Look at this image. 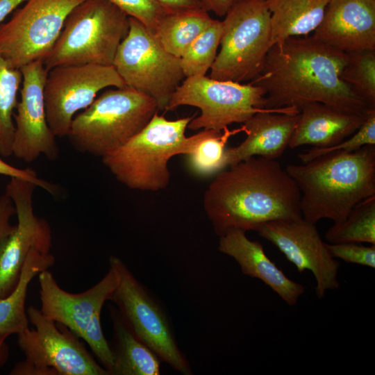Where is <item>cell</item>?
Returning a JSON list of instances; mask_svg holds the SVG:
<instances>
[{"label":"cell","instance_id":"obj_9","mask_svg":"<svg viewBox=\"0 0 375 375\" xmlns=\"http://www.w3.org/2000/svg\"><path fill=\"white\" fill-rule=\"evenodd\" d=\"M26 311L34 328L17 335L25 360L17 363L10 374L109 375L69 328L47 317L40 308L30 306Z\"/></svg>","mask_w":375,"mask_h":375},{"label":"cell","instance_id":"obj_11","mask_svg":"<svg viewBox=\"0 0 375 375\" xmlns=\"http://www.w3.org/2000/svg\"><path fill=\"white\" fill-rule=\"evenodd\" d=\"M109 264L119 275L118 285L109 301L117 306L129 328L161 361L183 374H192L190 365L178 346L168 317L159 302L120 258L111 256Z\"/></svg>","mask_w":375,"mask_h":375},{"label":"cell","instance_id":"obj_40","mask_svg":"<svg viewBox=\"0 0 375 375\" xmlns=\"http://www.w3.org/2000/svg\"><path fill=\"white\" fill-rule=\"evenodd\" d=\"M7 338L0 334V369L5 365L9 357V348L6 342Z\"/></svg>","mask_w":375,"mask_h":375},{"label":"cell","instance_id":"obj_36","mask_svg":"<svg viewBox=\"0 0 375 375\" xmlns=\"http://www.w3.org/2000/svg\"><path fill=\"white\" fill-rule=\"evenodd\" d=\"M16 215V209L11 198L5 192L0 195V249L15 228L10 219Z\"/></svg>","mask_w":375,"mask_h":375},{"label":"cell","instance_id":"obj_7","mask_svg":"<svg viewBox=\"0 0 375 375\" xmlns=\"http://www.w3.org/2000/svg\"><path fill=\"white\" fill-rule=\"evenodd\" d=\"M181 106L199 108L188 128L222 131L233 123H244L254 114L265 111L296 114L294 106L266 108V92L258 85L222 81L205 76L186 77L173 93L165 110Z\"/></svg>","mask_w":375,"mask_h":375},{"label":"cell","instance_id":"obj_39","mask_svg":"<svg viewBox=\"0 0 375 375\" xmlns=\"http://www.w3.org/2000/svg\"><path fill=\"white\" fill-rule=\"evenodd\" d=\"M27 0H0V24L5 18Z\"/></svg>","mask_w":375,"mask_h":375},{"label":"cell","instance_id":"obj_24","mask_svg":"<svg viewBox=\"0 0 375 375\" xmlns=\"http://www.w3.org/2000/svg\"><path fill=\"white\" fill-rule=\"evenodd\" d=\"M55 262L54 256L32 249L24 263L18 281L11 292L0 299V334L8 337L19 334L28 328L26 310L27 291L31 281Z\"/></svg>","mask_w":375,"mask_h":375},{"label":"cell","instance_id":"obj_21","mask_svg":"<svg viewBox=\"0 0 375 375\" xmlns=\"http://www.w3.org/2000/svg\"><path fill=\"white\" fill-rule=\"evenodd\" d=\"M299 110V120L288 147L290 149L335 145L352 135L367 113L349 112L319 102L305 103Z\"/></svg>","mask_w":375,"mask_h":375},{"label":"cell","instance_id":"obj_28","mask_svg":"<svg viewBox=\"0 0 375 375\" xmlns=\"http://www.w3.org/2000/svg\"><path fill=\"white\" fill-rule=\"evenodd\" d=\"M22 83L21 70L12 67L0 54V155L3 157L12 155L13 115Z\"/></svg>","mask_w":375,"mask_h":375},{"label":"cell","instance_id":"obj_37","mask_svg":"<svg viewBox=\"0 0 375 375\" xmlns=\"http://www.w3.org/2000/svg\"><path fill=\"white\" fill-rule=\"evenodd\" d=\"M202 8L207 12H212L219 17L225 15L235 6L245 0H199Z\"/></svg>","mask_w":375,"mask_h":375},{"label":"cell","instance_id":"obj_23","mask_svg":"<svg viewBox=\"0 0 375 375\" xmlns=\"http://www.w3.org/2000/svg\"><path fill=\"white\" fill-rule=\"evenodd\" d=\"M114 365L110 375H159L160 358L129 328L118 309L110 307Z\"/></svg>","mask_w":375,"mask_h":375},{"label":"cell","instance_id":"obj_33","mask_svg":"<svg viewBox=\"0 0 375 375\" xmlns=\"http://www.w3.org/2000/svg\"><path fill=\"white\" fill-rule=\"evenodd\" d=\"M101 310L94 312L82 338L102 366L111 374L114 365V354L107 342L101 325Z\"/></svg>","mask_w":375,"mask_h":375},{"label":"cell","instance_id":"obj_1","mask_svg":"<svg viewBox=\"0 0 375 375\" xmlns=\"http://www.w3.org/2000/svg\"><path fill=\"white\" fill-rule=\"evenodd\" d=\"M347 53L312 36L290 37L270 48L264 67L249 83L266 92V108L322 103L366 114L371 108L341 79Z\"/></svg>","mask_w":375,"mask_h":375},{"label":"cell","instance_id":"obj_8","mask_svg":"<svg viewBox=\"0 0 375 375\" xmlns=\"http://www.w3.org/2000/svg\"><path fill=\"white\" fill-rule=\"evenodd\" d=\"M222 22L220 50L209 77L240 83L252 81L262 71L272 46L266 0H245L232 8Z\"/></svg>","mask_w":375,"mask_h":375},{"label":"cell","instance_id":"obj_5","mask_svg":"<svg viewBox=\"0 0 375 375\" xmlns=\"http://www.w3.org/2000/svg\"><path fill=\"white\" fill-rule=\"evenodd\" d=\"M158 110L156 100L142 92L127 85L109 89L74 116L67 137L76 150L102 158L140 132Z\"/></svg>","mask_w":375,"mask_h":375},{"label":"cell","instance_id":"obj_27","mask_svg":"<svg viewBox=\"0 0 375 375\" xmlns=\"http://www.w3.org/2000/svg\"><path fill=\"white\" fill-rule=\"evenodd\" d=\"M328 243L375 244V195L357 203L340 222L333 223L325 233Z\"/></svg>","mask_w":375,"mask_h":375},{"label":"cell","instance_id":"obj_26","mask_svg":"<svg viewBox=\"0 0 375 375\" xmlns=\"http://www.w3.org/2000/svg\"><path fill=\"white\" fill-rule=\"evenodd\" d=\"M240 132L245 133L243 125L222 131L206 130L197 133V139L191 152L188 154V165L190 170L198 176H206L217 174L224 169V152L229 138Z\"/></svg>","mask_w":375,"mask_h":375},{"label":"cell","instance_id":"obj_31","mask_svg":"<svg viewBox=\"0 0 375 375\" xmlns=\"http://www.w3.org/2000/svg\"><path fill=\"white\" fill-rule=\"evenodd\" d=\"M367 145H375V108H371L361 126L349 137L329 147H312L298 154L301 163L335 151H352Z\"/></svg>","mask_w":375,"mask_h":375},{"label":"cell","instance_id":"obj_10","mask_svg":"<svg viewBox=\"0 0 375 375\" xmlns=\"http://www.w3.org/2000/svg\"><path fill=\"white\" fill-rule=\"evenodd\" d=\"M112 66L126 85L153 97L160 110H165L185 78L181 58L169 53L151 31L131 17Z\"/></svg>","mask_w":375,"mask_h":375},{"label":"cell","instance_id":"obj_16","mask_svg":"<svg viewBox=\"0 0 375 375\" xmlns=\"http://www.w3.org/2000/svg\"><path fill=\"white\" fill-rule=\"evenodd\" d=\"M22 74L20 100L14 113L15 133L12 155L31 162L43 155L56 160L59 148L47 120L44 88L48 70L42 60L19 69Z\"/></svg>","mask_w":375,"mask_h":375},{"label":"cell","instance_id":"obj_20","mask_svg":"<svg viewBox=\"0 0 375 375\" xmlns=\"http://www.w3.org/2000/svg\"><path fill=\"white\" fill-rule=\"evenodd\" d=\"M299 117V112L254 114L244 123L247 138L238 146L226 149L225 167L254 156L272 160L281 157L289 147Z\"/></svg>","mask_w":375,"mask_h":375},{"label":"cell","instance_id":"obj_25","mask_svg":"<svg viewBox=\"0 0 375 375\" xmlns=\"http://www.w3.org/2000/svg\"><path fill=\"white\" fill-rule=\"evenodd\" d=\"M212 20L203 8L169 11L153 33L169 53L181 58Z\"/></svg>","mask_w":375,"mask_h":375},{"label":"cell","instance_id":"obj_29","mask_svg":"<svg viewBox=\"0 0 375 375\" xmlns=\"http://www.w3.org/2000/svg\"><path fill=\"white\" fill-rule=\"evenodd\" d=\"M222 22L215 19L190 44L181 57L185 77L205 76L217 55L222 34Z\"/></svg>","mask_w":375,"mask_h":375},{"label":"cell","instance_id":"obj_6","mask_svg":"<svg viewBox=\"0 0 375 375\" xmlns=\"http://www.w3.org/2000/svg\"><path fill=\"white\" fill-rule=\"evenodd\" d=\"M128 29L129 16L111 1L85 0L68 15L44 66L112 65Z\"/></svg>","mask_w":375,"mask_h":375},{"label":"cell","instance_id":"obj_22","mask_svg":"<svg viewBox=\"0 0 375 375\" xmlns=\"http://www.w3.org/2000/svg\"><path fill=\"white\" fill-rule=\"evenodd\" d=\"M329 0H266L272 45L290 37L308 35L321 23Z\"/></svg>","mask_w":375,"mask_h":375},{"label":"cell","instance_id":"obj_34","mask_svg":"<svg viewBox=\"0 0 375 375\" xmlns=\"http://www.w3.org/2000/svg\"><path fill=\"white\" fill-rule=\"evenodd\" d=\"M326 246L334 258H339L348 263L375 268V244L366 246L356 242H326Z\"/></svg>","mask_w":375,"mask_h":375},{"label":"cell","instance_id":"obj_35","mask_svg":"<svg viewBox=\"0 0 375 375\" xmlns=\"http://www.w3.org/2000/svg\"><path fill=\"white\" fill-rule=\"evenodd\" d=\"M0 174L28 181L53 195L58 193V188L56 184L40 178L33 169L17 168L4 162L1 158H0Z\"/></svg>","mask_w":375,"mask_h":375},{"label":"cell","instance_id":"obj_38","mask_svg":"<svg viewBox=\"0 0 375 375\" xmlns=\"http://www.w3.org/2000/svg\"><path fill=\"white\" fill-rule=\"evenodd\" d=\"M169 11L203 8L199 0H156Z\"/></svg>","mask_w":375,"mask_h":375},{"label":"cell","instance_id":"obj_4","mask_svg":"<svg viewBox=\"0 0 375 375\" xmlns=\"http://www.w3.org/2000/svg\"><path fill=\"white\" fill-rule=\"evenodd\" d=\"M194 116L168 120L156 112L149 123L127 142L103 156L102 162L117 181L133 190L158 191L170 180L168 162L189 154L197 133L185 136Z\"/></svg>","mask_w":375,"mask_h":375},{"label":"cell","instance_id":"obj_2","mask_svg":"<svg viewBox=\"0 0 375 375\" xmlns=\"http://www.w3.org/2000/svg\"><path fill=\"white\" fill-rule=\"evenodd\" d=\"M300 199L297 184L276 160L254 156L218 172L203 205L219 237L231 228L256 231L268 222L303 217Z\"/></svg>","mask_w":375,"mask_h":375},{"label":"cell","instance_id":"obj_3","mask_svg":"<svg viewBox=\"0 0 375 375\" xmlns=\"http://www.w3.org/2000/svg\"><path fill=\"white\" fill-rule=\"evenodd\" d=\"M285 170L301 192L303 218L312 224L340 222L357 203L375 195V145L328 153Z\"/></svg>","mask_w":375,"mask_h":375},{"label":"cell","instance_id":"obj_17","mask_svg":"<svg viewBox=\"0 0 375 375\" xmlns=\"http://www.w3.org/2000/svg\"><path fill=\"white\" fill-rule=\"evenodd\" d=\"M38 281L42 314L82 338L94 312L102 309L117 288L119 275L110 265L108 272L98 283L81 293L61 288L48 269L38 274Z\"/></svg>","mask_w":375,"mask_h":375},{"label":"cell","instance_id":"obj_18","mask_svg":"<svg viewBox=\"0 0 375 375\" xmlns=\"http://www.w3.org/2000/svg\"><path fill=\"white\" fill-rule=\"evenodd\" d=\"M312 36L346 53L375 50V0H329Z\"/></svg>","mask_w":375,"mask_h":375},{"label":"cell","instance_id":"obj_14","mask_svg":"<svg viewBox=\"0 0 375 375\" xmlns=\"http://www.w3.org/2000/svg\"><path fill=\"white\" fill-rule=\"evenodd\" d=\"M256 232L268 240L292 262L299 273L310 271L315 280V294L339 288L340 262L329 253L315 226L303 217L268 222Z\"/></svg>","mask_w":375,"mask_h":375},{"label":"cell","instance_id":"obj_32","mask_svg":"<svg viewBox=\"0 0 375 375\" xmlns=\"http://www.w3.org/2000/svg\"><path fill=\"white\" fill-rule=\"evenodd\" d=\"M126 15L141 22L153 33L168 12L156 0H109Z\"/></svg>","mask_w":375,"mask_h":375},{"label":"cell","instance_id":"obj_13","mask_svg":"<svg viewBox=\"0 0 375 375\" xmlns=\"http://www.w3.org/2000/svg\"><path fill=\"white\" fill-rule=\"evenodd\" d=\"M126 84L112 65H60L48 71L44 97L47 123L56 137L67 136L76 112L87 108L97 93Z\"/></svg>","mask_w":375,"mask_h":375},{"label":"cell","instance_id":"obj_30","mask_svg":"<svg viewBox=\"0 0 375 375\" xmlns=\"http://www.w3.org/2000/svg\"><path fill=\"white\" fill-rule=\"evenodd\" d=\"M341 79L370 108H375V50L347 52Z\"/></svg>","mask_w":375,"mask_h":375},{"label":"cell","instance_id":"obj_15","mask_svg":"<svg viewBox=\"0 0 375 375\" xmlns=\"http://www.w3.org/2000/svg\"><path fill=\"white\" fill-rule=\"evenodd\" d=\"M38 186L28 181L12 177L6 193L16 209L17 223L0 249V299L17 284L24 261L32 249L50 253L51 230L48 222L33 210V196Z\"/></svg>","mask_w":375,"mask_h":375},{"label":"cell","instance_id":"obj_19","mask_svg":"<svg viewBox=\"0 0 375 375\" xmlns=\"http://www.w3.org/2000/svg\"><path fill=\"white\" fill-rule=\"evenodd\" d=\"M218 250L233 258L244 275L262 281L290 306L305 292V287L286 276L267 256L262 244L249 240L243 230L228 229L219 236Z\"/></svg>","mask_w":375,"mask_h":375},{"label":"cell","instance_id":"obj_12","mask_svg":"<svg viewBox=\"0 0 375 375\" xmlns=\"http://www.w3.org/2000/svg\"><path fill=\"white\" fill-rule=\"evenodd\" d=\"M85 0H27L0 24V54L13 67L47 57L70 12Z\"/></svg>","mask_w":375,"mask_h":375}]
</instances>
